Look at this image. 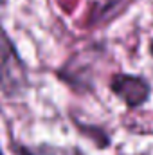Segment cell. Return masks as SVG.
<instances>
[{"mask_svg": "<svg viewBox=\"0 0 153 155\" xmlns=\"http://www.w3.org/2000/svg\"><path fill=\"white\" fill-rule=\"evenodd\" d=\"M81 130L85 132V134H88L96 143H97V146H106L108 144V139H106V135L101 132V130H96V128H92V130H88V126H81Z\"/></svg>", "mask_w": 153, "mask_h": 155, "instance_id": "3", "label": "cell"}, {"mask_svg": "<svg viewBox=\"0 0 153 155\" xmlns=\"http://www.w3.org/2000/svg\"><path fill=\"white\" fill-rule=\"evenodd\" d=\"M0 155H4V153H2V150H0Z\"/></svg>", "mask_w": 153, "mask_h": 155, "instance_id": "5", "label": "cell"}, {"mask_svg": "<svg viewBox=\"0 0 153 155\" xmlns=\"http://www.w3.org/2000/svg\"><path fill=\"white\" fill-rule=\"evenodd\" d=\"M150 51H151V54H153V41H151V47H150Z\"/></svg>", "mask_w": 153, "mask_h": 155, "instance_id": "4", "label": "cell"}, {"mask_svg": "<svg viewBox=\"0 0 153 155\" xmlns=\"http://www.w3.org/2000/svg\"><path fill=\"white\" fill-rule=\"evenodd\" d=\"M110 88L128 107H139L150 96V87L142 78L128 76V74H115L112 78Z\"/></svg>", "mask_w": 153, "mask_h": 155, "instance_id": "2", "label": "cell"}, {"mask_svg": "<svg viewBox=\"0 0 153 155\" xmlns=\"http://www.w3.org/2000/svg\"><path fill=\"white\" fill-rule=\"evenodd\" d=\"M0 87L7 96H18L27 87L25 65L0 25Z\"/></svg>", "mask_w": 153, "mask_h": 155, "instance_id": "1", "label": "cell"}]
</instances>
